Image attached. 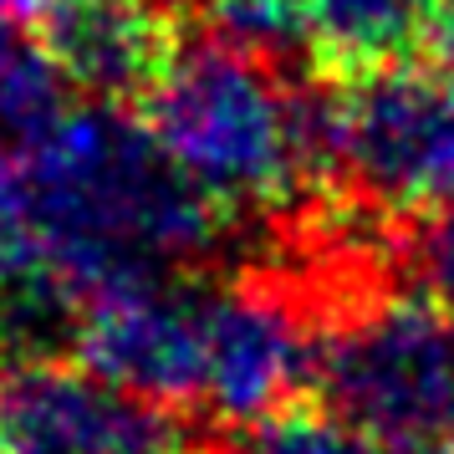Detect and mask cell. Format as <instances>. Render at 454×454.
Listing matches in <instances>:
<instances>
[{
	"label": "cell",
	"instance_id": "obj_13",
	"mask_svg": "<svg viewBox=\"0 0 454 454\" xmlns=\"http://www.w3.org/2000/svg\"><path fill=\"white\" fill-rule=\"evenodd\" d=\"M424 270H429V286L454 301V205L439 209L424 235Z\"/></svg>",
	"mask_w": 454,
	"mask_h": 454
},
{
	"label": "cell",
	"instance_id": "obj_14",
	"mask_svg": "<svg viewBox=\"0 0 454 454\" xmlns=\"http://www.w3.org/2000/svg\"><path fill=\"white\" fill-rule=\"evenodd\" d=\"M434 57L454 72V21H450V31H444V42H439V51H434Z\"/></svg>",
	"mask_w": 454,
	"mask_h": 454
},
{
	"label": "cell",
	"instance_id": "obj_6",
	"mask_svg": "<svg viewBox=\"0 0 454 454\" xmlns=\"http://www.w3.org/2000/svg\"><path fill=\"white\" fill-rule=\"evenodd\" d=\"M72 363L103 383L164 403L200 409L205 378V286L174 276H138L92 291L72 322Z\"/></svg>",
	"mask_w": 454,
	"mask_h": 454
},
{
	"label": "cell",
	"instance_id": "obj_15",
	"mask_svg": "<svg viewBox=\"0 0 454 454\" xmlns=\"http://www.w3.org/2000/svg\"><path fill=\"white\" fill-rule=\"evenodd\" d=\"M450 5H454V0H450Z\"/></svg>",
	"mask_w": 454,
	"mask_h": 454
},
{
	"label": "cell",
	"instance_id": "obj_9",
	"mask_svg": "<svg viewBox=\"0 0 454 454\" xmlns=\"http://www.w3.org/2000/svg\"><path fill=\"white\" fill-rule=\"evenodd\" d=\"M307 57L332 77H363L439 51L454 21L450 0H301Z\"/></svg>",
	"mask_w": 454,
	"mask_h": 454
},
{
	"label": "cell",
	"instance_id": "obj_12",
	"mask_svg": "<svg viewBox=\"0 0 454 454\" xmlns=\"http://www.w3.org/2000/svg\"><path fill=\"white\" fill-rule=\"evenodd\" d=\"M36 255V225H31V194H26L21 153L0 148V270L21 266Z\"/></svg>",
	"mask_w": 454,
	"mask_h": 454
},
{
	"label": "cell",
	"instance_id": "obj_3",
	"mask_svg": "<svg viewBox=\"0 0 454 454\" xmlns=\"http://www.w3.org/2000/svg\"><path fill=\"white\" fill-rule=\"evenodd\" d=\"M311 383L352 429L388 444H454V301L378 291L317 337Z\"/></svg>",
	"mask_w": 454,
	"mask_h": 454
},
{
	"label": "cell",
	"instance_id": "obj_4",
	"mask_svg": "<svg viewBox=\"0 0 454 454\" xmlns=\"http://www.w3.org/2000/svg\"><path fill=\"white\" fill-rule=\"evenodd\" d=\"M332 168L388 215H439L454 205V72L383 67L322 103Z\"/></svg>",
	"mask_w": 454,
	"mask_h": 454
},
{
	"label": "cell",
	"instance_id": "obj_11",
	"mask_svg": "<svg viewBox=\"0 0 454 454\" xmlns=\"http://www.w3.org/2000/svg\"><path fill=\"white\" fill-rule=\"evenodd\" d=\"M240 454H454V444H388V439H372L342 424L337 413L286 409L255 424Z\"/></svg>",
	"mask_w": 454,
	"mask_h": 454
},
{
	"label": "cell",
	"instance_id": "obj_7",
	"mask_svg": "<svg viewBox=\"0 0 454 454\" xmlns=\"http://www.w3.org/2000/svg\"><path fill=\"white\" fill-rule=\"evenodd\" d=\"M317 368V337L270 281L205 286V378L200 409L230 429H255L296 403Z\"/></svg>",
	"mask_w": 454,
	"mask_h": 454
},
{
	"label": "cell",
	"instance_id": "obj_10",
	"mask_svg": "<svg viewBox=\"0 0 454 454\" xmlns=\"http://www.w3.org/2000/svg\"><path fill=\"white\" fill-rule=\"evenodd\" d=\"M72 107L62 72L42 51L36 31L0 26V148L26 153Z\"/></svg>",
	"mask_w": 454,
	"mask_h": 454
},
{
	"label": "cell",
	"instance_id": "obj_1",
	"mask_svg": "<svg viewBox=\"0 0 454 454\" xmlns=\"http://www.w3.org/2000/svg\"><path fill=\"white\" fill-rule=\"evenodd\" d=\"M21 174L36 250L77 301L118 281L194 266L230 225L123 107L72 103L21 153Z\"/></svg>",
	"mask_w": 454,
	"mask_h": 454
},
{
	"label": "cell",
	"instance_id": "obj_2",
	"mask_svg": "<svg viewBox=\"0 0 454 454\" xmlns=\"http://www.w3.org/2000/svg\"><path fill=\"white\" fill-rule=\"evenodd\" d=\"M144 128L225 220L291 215L332 168L322 107L230 42L179 46L144 98Z\"/></svg>",
	"mask_w": 454,
	"mask_h": 454
},
{
	"label": "cell",
	"instance_id": "obj_5",
	"mask_svg": "<svg viewBox=\"0 0 454 454\" xmlns=\"http://www.w3.org/2000/svg\"><path fill=\"white\" fill-rule=\"evenodd\" d=\"M0 454H205L179 409L103 383L72 357H5Z\"/></svg>",
	"mask_w": 454,
	"mask_h": 454
},
{
	"label": "cell",
	"instance_id": "obj_8",
	"mask_svg": "<svg viewBox=\"0 0 454 454\" xmlns=\"http://www.w3.org/2000/svg\"><path fill=\"white\" fill-rule=\"evenodd\" d=\"M36 42L87 103H144L179 57L174 0H51Z\"/></svg>",
	"mask_w": 454,
	"mask_h": 454
}]
</instances>
